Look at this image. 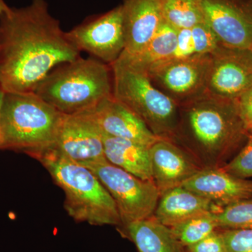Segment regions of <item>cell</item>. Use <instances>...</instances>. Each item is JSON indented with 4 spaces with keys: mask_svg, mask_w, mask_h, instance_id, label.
<instances>
[{
    "mask_svg": "<svg viewBox=\"0 0 252 252\" xmlns=\"http://www.w3.org/2000/svg\"><path fill=\"white\" fill-rule=\"evenodd\" d=\"M45 0L8 6L0 16V89L34 93L55 67L80 57Z\"/></svg>",
    "mask_w": 252,
    "mask_h": 252,
    "instance_id": "1",
    "label": "cell"
},
{
    "mask_svg": "<svg viewBox=\"0 0 252 252\" xmlns=\"http://www.w3.org/2000/svg\"><path fill=\"white\" fill-rule=\"evenodd\" d=\"M173 142L203 168L221 167L248 142L250 133L238 102L209 94L180 104Z\"/></svg>",
    "mask_w": 252,
    "mask_h": 252,
    "instance_id": "2",
    "label": "cell"
},
{
    "mask_svg": "<svg viewBox=\"0 0 252 252\" xmlns=\"http://www.w3.org/2000/svg\"><path fill=\"white\" fill-rule=\"evenodd\" d=\"M64 117L35 93H4L0 114V149L37 159L52 149Z\"/></svg>",
    "mask_w": 252,
    "mask_h": 252,
    "instance_id": "3",
    "label": "cell"
},
{
    "mask_svg": "<svg viewBox=\"0 0 252 252\" xmlns=\"http://www.w3.org/2000/svg\"><path fill=\"white\" fill-rule=\"evenodd\" d=\"M34 93L64 115L82 114L113 94L112 68L80 56L55 67Z\"/></svg>",
    "mask_w": 252,
    "mask_h": 252,
    "instance_id": "4",
    "label": "cell"
},
{
    "mask_svg": "<svg viewBox=\"0 0 252 252\" xmlns=\"http://www.w3.org/2000/svg\"><path fill=\"white\" fill-rule=\"evenodd\" d=\"M37 160L64 191V209L73 220L93 225H122L114 199L90 169L53 149Z\"/></svg>",
    "mask_w": 252,
    "mask_h": 252,
    "instance_id": "5",
    "label": "cell"
},
{
    "mask_svg": "<svg viewBox=\"0 0 252 252\" xmlns=\"http://www.w3.org/2000/svg\"><path fill=\"white\" fill-rule=\"evenodd\" d=\"M113 95L143 121L154 135L172 140L178 125L180 108L154 86L145 73L119 59L111 64Z\"/></svg>",
    "mask_w": 252,
    "mask_h": 252,
    "instance_id": "6",
    "label": "cell"
},
{
    "mask_svg": "<svg viewBox=\"0 0 252 252\" xmlns=\"http://www.w3.org/2000/svg\"><path fill=\"white\" fill-rule=\"evenodd\" d=\"M108 190L122 225L153 216L160 193L154 181L144 180L107 161L87 164Z\"/></svg>",
    "mask_w": 252,
    "mask_h": 252,
    "instance_id": "7",
    "label": "cell"
},
{
    "mask_svg": "<svg viewBox=\"0 0 252 252\" xmlns=\"http://www.w3.org/2000/svg\"><path fill=\"white\" fill-rule=\"evenodd\" d=\"M211 62L212 55H195L159 63L147 74L154 86L180 106L206 94Z\"/></svg>",
    "mask_w": 252,
    "mask_h": 252,
    "instance_id": "8",
    "label": "cell"
},
{
    "mask_svg": "<svg viewBox=\"0 0 252 252\" xmlns=\"http://www.w3.org/2000/svg\"><path fill=\"white\" fill-rule=\"evenodd\" d=\"M69 41L79 51L111 65L125 50L122 6L105 14L89 18L66 32Z\"/></svg>",
    "mask_w": 252,
    "mask_h": 252,
    "instance_id": "9",
    "label": "cell"
},
{
    "mask_svg": "<svg viewBox=\"0 0 252 252\" xmlns=\"http://www.w3.org/2000/svg\"><path fill=\"white\" fill-rule=\"evenodd\" d=\"M205 22L220 44L235 49L252 45V0H202Z\"/></svg>",
    "mask_w": 252,
    "mask_h": 252,
    "instance_id": "10",
    "label": "cell"
},
{
    "mask_svg": "<svg viewBox=\"0 0 252 252\" xmlns=\"http://www.w3.org/2000/svg\"><path fill=\"white\" fill-rule=\"evenodd\" d=\"M252 87V54L250 49L221 46L212 54L207 94L236 101Z\"/></svg>",
    "mask_w": 252,
    "mask_h": 252,
    "instance_id": "11",
    "label": "cell"
},
{
    "mask_svg": "<svg viewBox=\"0 0 252 252\" xmlns=\"http://www.w3.org/2000/svg\"><path fill=\"white\" fill-rule=\"evenodd\" d=\"M52 149L83 165L107 161L102 132L86 112L64 115Z\"/></svg>",
    "mask_w": 252,
    "mask_h": 252,
    "instance_id": "12",
    "label": "cell"
},
{
    "mask_svg": "<svg viewBox=\"0 0 252 252\" xmlns=\"http://www.w3.org/2000/svg\"><path fill=\"white\" fill-rule=\"evenodd\" d=\"M104 135L126 139L151 147L161 140L154 135L143 121L113 94L86 112Z\"/></svg>",
    "mask_w": 252,
    "mask_h": 252,
    "instance_id": "13",
    "label": "cell"
},
{
    "mask_svg": "<svg viewBox=\"0 0 252 252\" xmlns=\"http://www.w3.org/2000/svg\"><path fill=\"white\" fill-rule=\"evenodd\" d=\"M149 151L153 180L160 195L182 186L203 169L189 152L172 140L161 139Z\"/></svg>",
    "mask_w": 252,
    "mask_h": 252,
    "instance_id": "14",
    "label": "cell"
},
{
    "mask_svg": "<svg viewBox=\"0 0 252 252\" xmlns=\"http://www.w3.org/2000/svg\"><path fill=\"white\" fill-rule=\"evenodd\" d=\"M125 50L122 55L140 54L153 38L163 21L160 0H123Z\"/></svg>",
    "mask_w": 252,
    "mask_h": 252,
    "instance_id": "15",
    "label": "cell"
},
{
    "mask_svg": "<svg viewBox=\"0 0 252 252\" xmlns=\"http://www.w3.org/2000/svg\"><path fill=\"white\" fill-rule=\"evenodd\" d=\"M182 186L221 208L252 197V180L235 177L220 167L202 169Z\"/></svg>",
    "mask_w": 252,
    "mask_h": 252,
    "instance_id": "16",
    "label": "cell"
},
{
    "mask_svg": "<svg viewBox=\"0 0 252 252\" xmlns=\"http://www.w3.org/2000/svg\"><path fill=\"white\" fill-rule=\"evenodd\" d=\"M221 207L182 186L160 195L154 216L168 227L207 212H217Z\"/></svg>",
    "mask_w": 252,
    "mask_h": 252,
    "instance_id": "17",
    "label": "cell"
},
{
    "mask_svg": "<svg viewBox=\"0 0 252 252\" xmlns=\"http://www.w3.org/2000/svg\"><path fill=\"white\" fill-rule=\"evenodd\" d=\"M102 140L107 161L142 180L154 181L150 147L134 141L104 134Z\"/></svg>",
    "mask_w": 252,
    "mask_h": 252,
    "instance_id": "18",
    "label": "cell"
},
{
    "mask_svg": "<svg viewBox=\"0 0 252 252\" xmlns=\"http://www.w3.org/2000/svg\"><path fill=\"white\" fill-rule=\"evenodd\" d=\"M125 228L139 252H180V244L170 227L162 224L154 215L132 222Z\"/></svg>",
    "mask_w": 252,
    "mask_h": 252,
    "instance_id": "19",
    "label": "cell"
},
{
    "mask_svg": "<svg viewBox=\"0 0 252 252\" xmlns=\"http://www.w3.org/2000/svg\"><path fill=\"white\" fill-rule=\"evenodd\" d=\"M177 32L178 30L163 21L155 35L140 54L130 57L122 55L119 59L147 74L156 64L171 57L177 46Z\"/></svg>",
    "mask_w": 252,
    "mask_h": 252,
    "instance_id": "20",
    "label": "cell"
},
{
    "mask_svg": "<svg viewBox=\"0 0 252 252\" xmlns=\"http://www.w3.org/2000/svg\"><path fill=\"white\" fill-rule=\"evenodd\" d=\"M162 19L177 30L205 23L202 0H160Z\"/></svg>",
    "mask_w": 252,
    "mask_h": 252,
    "instance_id": "21",
    "label": "cell"
},
{
    "mask_svg": "<svg viewBox=\"0 0 252 252\" xmlns=\"http://www.w3.org/2000/svg\"><path fill=\"white\" fill-rule=\"evenodd\" d=\"M170 228L180 246L188 248L219 230L216 212L199 214Z\"/></svg>",
    "mask_w": 252,
    "mask_h": 252,
    "instance_id": "22",
    "label": "cell"
},
{
    "mask_svg": "<svg viewBox=\"0 0 252 252\" xmlns=\"http://www.w3.org/2000/svg\"><path fill=\"white\" fill-rule=\"evenodd\" d=\"M216 217L219 229L252 228V197L222 207Z\"/></svg>",
    "mask_w": 252,
    "mask_h": 252,
    "instance_id": "23",
    "label": "cell"
},
{
    "mask_svg": "<svg viewBox=\"0 0 252 252\" xmlns=\"http://www.w3.org/2000/svg\"><path fill=\"white\" fill-rule=\"evenodd\" d=\"M220 168L239 178H252V135L240 152Z\"/></svg>",
    "mask_w": 252,
    "mask_h": 252,
    "instance_id": "24",
    "label": "cell"
},
{
    "mask_svg": "<svg viewBox=\"0 0 252 252\" xmlns=\"http://www.w3.org/2000/svg\"><path fill=\"white\" fill-rule=\"evenodd\" d=\"M220 231L224 240L225 252H252V228Z\"/></svg>",
    "mask_w": 252,
    "mask_h": 252,
    "instance_id": "25",
    "label": "cell"
},
{
    "mask_svg": "<svg viewBox=\"0 0 252 252\" xmlns=\"http://www.w3.org/2000/svg\"><path fill=\"white\" fill-rule=\"evenodd\" d=\"M195 55L198 54H196V51H195V44H194L190 28L178 30L177 46H176L175 52L173 53L170 59L165 61L187 59V58L191 57Z\"/></svg>",
    "mask_w": 252,
    "mask_h": 252,
    "instance_id": "26",
    "label": "cell"
},
{
    "mask_svg": "<svg viewBox=\"0 0 252 252\" xmlns=\"http://www.w3.org/2000/svg\"><path fill=\"white\" fill-rule=\"evenodd\" d=\"M189 252H225L224 240L220 230L188 247Z\"/></svg>",
    "mask_w": 252,
    "mask_h": 252,
    "instance_id": "27",
    "label": "cell"
},
{
    "mask_svg": "<svg viewBox=\"0 0 252 252\" xmlns=\"http://www.w3.org/2000/svg\"><path fill=\"white\" fill-rule=\"evenodd\" d=\"M240 115L247 127L252 123V87L237 100Z\"/></svg>",
    "mask_w": 252,
    "mask_h": 252,
    "instance_id": "28",
    "label": "cell"
},
{
    "mask_svg": "<svg viewBox=\"0 0 252 252\" xmlns=\"http://www.w3.org/2000/svg\"><path fill=\"white\" fill-rule=\"evenodd\" d=\"M7 6L8 5L5 2V0H0V16Z\"/></svg>",
    "mask_w": 252,
    "mask_h": 252,
    "instance_id": "29",
    "label": "cell"
},
{
    "mask_svg": "<svg viewBox=\"0 0 252 252\" xmlns=\"http://www.w3.org/2000/svg\"><path fill=\"white\" fill-rule=\"evenodd\" d=\"M4 93L1 91V89H0V114H1V102H2L3 97H4Z\"/></svg>",
    "mask_w": 252,
    "mask_h": 252,
    "instance_id": "30",
    "label": "cell"
},
{
    "mask_svg": "<svg viewBox=\"0 0 252 252\" xmlns=\"http://www.w3.org/2000/svg\"><path fill=\"white\" fill-rule=\"evenodd\" d=\"M248 131L250 135H252V123L251 124H250V126H248Z\"/></svg>",
    "mask_w": 252,
    "mask_h": 252,
    "instance_id": "31",
    "label": "cell"
},
{
    "mask_svg": "<svg viewBox=\"0 0 252 252\" xmlns=\"http://www.w3.org/2000/svg\"><path fill=\"white\" fill-rule=\"evenodd\" d=\"M250 49V51H251L252 54V45L251 46V47H250V49Z\"/></svg>",
    "mask_w": 252,
    "mask_h": 252,
    "instance_id": "32",
    "label": "cell"
}]
</instances>
